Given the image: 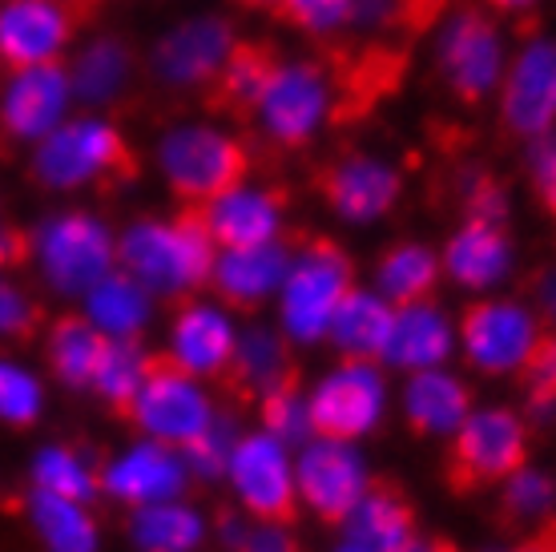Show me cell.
<instances>
[{
    "label": "cell",
    "instance_id": "obj_25",
    "mask_svg": "<svg viewBox=\"0 0 556 552\" xmlns=\"http://www.w3.org/2000/svg\"><path fill=\"white\" fill-rule=\"evenodd\" d=\"M440 266L464 290L501 287L508 271H513V238L504 230V222L464 218V226L447 238Z\"/></svg>",
    "mask_w": 556,
    "mask_h": 552
},
{
    "label": "cell",
    "instance_id": "obj_21",
    "mask_svg": "<svg viewBox=\"0 0 556 552\" xmlns=\"http://www.w3.org/2000/svg\"><path fill=\"white\" fill-rule=\"evenodd\" d=\"M278 65H282V53L270 41H235V49L202 89L206 113L226 122H254Z\"/></svg>",
    "mask_w": 556,
    "mask_h": 552
},
{
    "label": "cell",
    "instance_id": "obj_12",
    "mask_svg": "<svg viewBox=\"0 0 556 552\" xmlns=\"http://www.w3.org/2000/svg\"><path fill=\"white\" fill-rule=\"evenodd\" d=\"M529 456V428L513 407H480L452 436V484L456 488H484L513 476Z\"/></svg>",
    "mask_w": 556,
    "mask_h": 552
},
{
    "label": "cell",
    "instance_id": "obj_1",
    "mask_svg": "<svg viewBox=\"0 0 556 552\" xmlns=\"http://www.w3.org/2000/svg\"><path fill=\"white\" fill-rule=\"evenodd\" d=\"M218 242L202 210L186 206L174 218H141L117 238V266L129 271L153 299H186L210 283Z\"/></svg>",
    "mask_w": 556,
    "mask_h": 552
},
{
    "label": "cell",
    "instance_id": "obj_18",
    "mask_svg": "<svg viewBox=\"0 0 556 552\" xmlns=\"http://www.w3.org/2000/svg\"><path fill=\"white\" fill-rule=\"evenodd\" d=\"M235 25L226 16H190L174 25L153 45L150 53V77L166 89H206V81L218 73V65L226 61V53L235 49Z\"/></svg>",
    "mask_w": 556,
    "mask_h": 552
},
{
    "label": "cell",
    "instance_id": "obj_16",
    "mask_svg": "<svg viewBox=\"0 0 556 552\" xmlns=\"http://www.w3.org/2000/svg\"><path fill=\"white\" fill-rule=\"evenodd\" d=\"M501 125L508 138L536 141L556 125V41L532 33L501 77Z\"/></svg>",
    "mask_w": 556,
    "mask_h": 552
},
{
    "label": "cell",
    "instance_id": "obj_35",
    "mask_svg": "<svg viewBox=\"0 0 556 552\" xmlns=\"http://www.w3.org/2000/svg\"><path fill=\"white\" fill-rule=\"evenodd\" d=\"M28 516L49 552H98V525L81 500H65L37 488L28 500Z\"/></svg>",
    "mask_w": 556,
    "mask_h": 552
},
{
    "label": "cell",
    "instance_id": "obj_39",
    "mask_svg": "<svg viewBox=\"0 0 556 552\" xmlns=\"http://www.w3.org/2000/svg\"><path fill=\"white\" fill-rule=\"evenodd\" d=\"M266 13L306 37H334L355 16V0H270Z\"/></svg>",
    "mask_w": 556,
    "mask_h": 552
},
{
    "label": "cell",
    "instance_id": "obj_27",
    "mask_svg": "<svg viewBox=\"0 0 556 552\" xmlns=\"http://www.w3.org/2000/svg\"><path fill=\"white\" fill-rule=\"evenodd\" d=\"M472 412L468 384L444 367L412 372L404 387V419L419 436H456V428Z\"/></svg>",
    "mask_w": 556,
    "mask_h": 552
},
{
    "label": "cell",
    "instance_id": "obj_23",
    "mask_svg": "<svg viewBox=\"0 0 556 552\" xmlns=\"http://www.w3.org/2000/svg\"><path fill=\"white\" fill-rule=\"evenodd\" d=\"M235 318L226 315L218 303H181L169 327V351L166 360L178 363L181 372L198 375V379H218L230 372L235 360Z\"/></svg>",
    "mask_w": 556,
    "mask_h": 552
},
{
    "label": "cell",
    "instance_id": "obj_3",
    "mask_svg": "<svg viewBox=\"0 0 556 552\" xmlns=\"http://www.w3.org/2000/svg\"><path fill=\"white\" fill-rule=\"evenodd\" d=\"M355 287V263L331 238H306L291 254L287 278L278 287V327L294 347L327 339L331 315Z\"/></svg>",
    "mask_w": 556,
    "mask_h": 552
},
{
    "label": "cell",
    "instance_id": "obj_30",
    "mask_svg": "<svg viewBox=\"0 0 556 552\" xmlns=\"http://www.w3.org/2000/svg\"><path fill=\"white\" fill-rule=\"evenodd\" d=\"M81 299H85V318L105 339H138L150 327L153 294L129 271H122V266H113L110 275L101 278V283H93Z\"/></svg>",
    "mask_w": 556,
    "mask_h": 552
},
{
    "label": "cell",
    "instance_id": "obj_15",
    "mask_svg": "<svg viewBox=\"0 0 556 552\" xmlns=\"http://www.w3.org/2000/svg\"><path fill=\"white\" fill-rule=\"evenodd\" d=\"M73 101L70 65L49 61L33 70L9 73L0 89V146H37L45 134H53L65 122V110Z\"/></svg>",
    "mask_w": 556,
    "mask_h": 552
},
{
    "label": "cell",
    "instance_id": "obj_33",
    "mask_svg": "<svg viewBox=\"0 0 556 552\" xmlns=\"http://www.w3.org/2000/svg\"><path fill=\"white\" fill-rule=\"evenodd\" d=\"M129 540L138 552H198L206 540V520L190 504H181V497L157 500L134 509Z\"/></svg>",
    "mask_w": 556,
    "mask_h": 552
},
{
    "label": "cell",
    "instance_id": "obj_42",
    "mask_svg": "<svg viewBox=\"0 0 556 552\" xmlns=\"http://www.w3.org/2000/svg\"><path fill=\"white\" fill-rule=\"evenodd\" d=\"M504 512L513 520H541L556 509V484L536 468H520L504 476Z\"/></svg>",
    "mask_w": 556,
    "mask_h": 552
},
{
    "label": "cell",
    "instance_id": "obj_20",
    "mask_svg": "<svg viewBox=\"0 0 556 552\" xmlns=\"http://www.w3.org/2000/svg\"><path fill=\"white\" fill-rule=\"evenodd\" d=\"M186 484H190V468H186L181 448L157 443L150 436H141L134 448H126L101 472V492L113 497L117 504H129V509L157 504V500H178L186 492Z\"/></svg>",
    "mask_w": 556,
    "mask_h": 552
},
{
    "label": "cell",
    "instance_id": "obj_5",
    "mask_svg": "<svg viewBox=\"0 0 556 552\" xmlns=\"http://www.w3.org/2000/svg\"><path fill=\"white\" fill-rule=\"evenodd\" d=\"M435 73L447 97L468 110L496 93L504 77V37L484 4H452V13L440 21Z\"/></svg>",
    "mask_w": 556,
    "mask_h": 552
},
{
    "label": "cell",
    "instance_id": "obj_29",
    "mask_svg": "<svg viewBox=\"0 0 556 552\" xmlns=\"http://www.w3.org/2000/svg\"><path fill=\"white\" fill-rule=\"evenodd\" d=\"M134 73H138L134 49L126 41H117V37H98V41H89L81 53L73 57V97L85 101V105H122L129 85H134Z\"/></svg>",
    "mask_w": 556,
    "mask_h": 552
},
{
    "label": "cell",
    "instance_id": "obj_24",
    "mask_svg": "<svg viewBox=\"0 0 556 552\" xmlns=\"http://www.w3.org/2000/svg\"><path fill=\"white\" fill-rule=\"evenodd\" d=\"M294 250L275 238V242H258V247H230L218 250L214 259V271H210V283L214 294L223 299V306H235V311H254V306L270 303L287 278V266H291Z\"/></svg>",
    "mask_w": 556,
    "mask_h": 552
},
{
    "label": "cell",
    "instance_id": "obj_9",
    "mask_svg": "<svg viewBox=\"0 0 556 552\" xmlns=\"http://www.w3.org/2000/svg\"><path fill=\"white\" fill-rule=\"evenodd\" d=\"M126 415L138 424L141 436L169 443V448H186L218 419V407L198 375L181 372L178 363L169 360H153L138 400L129 403Z\"/></svg>",
    "mask_w": 556,
    "mask_h": 552
},
{
    "label": "cell",
    "instance_id": "obj_13",
    "mask_svg": "<svg viewBox=\"0 0 556 552\" xmlns=\"http://www.w3.org/2000/svg\"><path fill=\"white\" fill-rule=\"evenodd\" d=\"M294 488L299 500L327 525H343L351 509L371 488V472L359 448L334 436H311L294 456Z\"/></svg>",
    "mask_w": 556,
    "mask_h": 552
},
{
    "label": "cell",
    "instance_id": "obj_43",
    "mask_svg": "<svg viewBox=\"0 0 556 552\" xmlns=\"http://www.w3.org/2000/svg\"><path fill=\"white\" fill-rule=\"evenodd\" d=\"M230 448H235V428H230L223 415H218V419H214V424H210L198 440H190L186 448H181V456H186V468H190V476L218 480V476H226Z\"/></svg>",
    "mask_w": 556,
    "mask_h": 552
},
{
    "label": "cell",
    "instance_id": "obj_37",
    "mask_svg": "<svg viewBox=\"0 0 556 552\" xmlns=\"http://www.w3.org/2000/svg\"><path fill=\"white\" fill-rule=\"evenodd\" d=\"M150 363L153 360L138 347V339H110L105 351H101L98 372H93L89 387H93L110 407L129 412V403L138 400L141 384H146V375H150Z\"/></svg>",
    "mask_w": 556,
    "mask_h": 552
},
{
    "label": "cell",
    "instance_id": "obj_49",
    "mask_svg": "<svg viewBox=\"0 0 556 552\" xmlns=\"http://www.w3.org/2000/svg\"><path fill=\"white\" fill-rule=\"evenodd\" d=\"M28 250H33V242H28L25 235H16V230H4V226H0V271H4V266H16Z\"/></svg>",
    "mask_w": 556,
    "mask_h": 552
},
{
    "label": "cell",
    "instance_id": "obj_56",
    "mask_svg": "<svg viewBox=\"0 0 556 552\" xmlns=\"http://www.w3.org/2000/svg\"><path fill=\"white\" fill-rule=\"evenodd\" d=\"M334 552H376V549H371V544H363V540H351V537H348Z\"/></svg>",
    "mask_w": 556,
    "mask_h": 552
},
{
    "label": "cell",
    "instance_id": "obj_8",
    "mask_svg": "<svg viewBox=\"0 0 556 552\" xmlns=\"http://www.w3.org/2000/svg\"><path fill=\"white\" fill-rule=\"evenodd\" d=\"M33 254L56 294H85L117 266V242L110 226L85 210H65L45 222L33 238Z\"/></svg>",
    "mask_w": 556,
    "mask_h": 552
},
{
    "label": "cell",
    "instance_id": "obj_31",
    "mask_svg": "<svg viewBox=\"0 0 556 552\" xmlns=\"http://www.w3.org/2000/svg\"><path fill=\"white\" fill-rule=\"evenodd\" d=\"M351 540H363L376 552H404L416 537V516L407 509V500L400 492H391L383 484H371L363 500L351 509L343 520Z\"/></svg>",
    "mask_w": 556,
    "mask_h": 552
},
{
    "label": "cell",
    "instance_id": "obj_11",
    "mask_svg": "<svg viewBox=\"0 0 556 552\" xmlns=\"http://www.w3.org/2000/svg\"><path fill=\"white\" fill-rule=\"evenodd\" d=\"M541 315L513 299H484L472 303L459 318V347L464 360L484 375L525 372L532 351L541 343Z\"/></svg>",
    "mask_w": 556,
    "mask_h": 552
},
{
    "label": "cell",
    "instance_id": "obj_50",
    "mask_svg": "<svg viewBox=\"0 0 556 552\" xmlns=\"http://www.w3.org/2000/svg\"><path fill=\"white\" fill-rule=\"evenodd\" d=\"M536 303H541V315L556 323V271H544L541 283H536Z\"/></svg>",
    "mask_w": 556,
    "mask_h": 552
},
{
    "label": "cell",
    "instance_id": "obj_7",
    "mask_svg": "<svg viewBox=\"0 0 556 552\" xmlns=\"http://www.w3.org/2000/svg\"><path fill=\"white\" fill-rule=\"evenodd\" d=\"M331 70H327L323 53L303 57V61H282L254 122L263 129V138L278 150H306L323 125L331 122Z\"/></svg>",
    "mask_w": 556,
    "mask_h": 552
},
{
    "label": "cell",
    "instance_id": "obj_45",
    "mask_svg": "<svg viewBox=\"0 0 556 552\" xmlns=\"http://www.w3.org/2000/svg\"><path fill=\"white\" fill-rule=\"evenodd\" d=\"M525 379H529L532 412L553 415L556 412V335L548 331L541 335V343H536L529 367H525Z\"/></svg>",
    "mask_w": 556,
    "mask_h": 552
},
{
    "label": "cell",
    "instance_id": "obj_54",
    "mask_svg": "<svg viewBox=\"0 0 556 552\" xmlns=\"http://www.w3.org/2000/svg\"><path fill=\"white\" fill-rule=\"evenodd\" d=\"M235 9H242V13H266L270 9V0H230Z\"/></svg>",
    "mask_w": 556,
    "mask_h": 552
},
{
    "label": "cell",
    "instance_id": "obj_40",
    "mask_svg": "<svg viewBox=\"0 0 556 552\" xmlns=\"http://www.w3.org/2000/svg\"><path fill=\"white\" fill-rule=\"evenodd\" d=\"M263 431H270L275 440H282L287 448H303L315 428H311V407H306V396H299L294 384H282L275 391H266L263 400Z\"/></svg>",
    "mask_w": 556,
    "mask_h": 552
},
{
    "label": "cell",
    "instance_id": "obj_51",
    "mask_svg": "<svg viewBox=\"0 0 556 552\" xmlns=\"http://www.w3.org/2000/svg\"><path fill=\"white\" fill-rule=\"evenodd\" d=\"M488 13H508V16H525L532 13L541 0H480Z\"/></svg>",
    "mask_w": 556,
    "mask_h": 552
},
{
    "label": "cell",
    "instance_id": "obj_44",
    "mask_svg": "<svg viewBox=\"0 0 556 552\" xmlns=\"http://www.w3.org/2000/svg\"><path fill=\"white\" fill-rule=\"evenodd\" d=\"M452 13V0H391V33L395 41H416Z\"/></svg>",
    "mask_w": 556,
    "mask_h": 552
},
{
    "label": "cell",
    "instance_id": "obj_48",
    "mask_svg": "<svg viewBox=\"0 0 556 552\" xmlns=\"http://www.w3.org/2000/svg\"><path fill=\"white\" fill-rule=\"evenodd\" d=\"M235 552H299V544L287 532V520H254V525H247Z\"/></svg>",
    "mask_w": 556,
    "mask_h": 552
},
{
    "label": "cell",
    "instance_id": "obj_22",
    "mask_svg": "<svg viewBox=\"0 0 556 552\" xmlns=\"http://www.w3.org/2000/svg\"><path fill=\"white\" fill-rule=\"evenodd\" d=\"M202 222H206L210 238L218 250L230 247H258V242H275L282 238V222H287V193L275 186H235V190L218 193L206 202Z\"/></svg>",
    "mask_w": 556,
    "mask_h": 552
},
{
    "label": "cell",
    "instance_id": "obj_34",
    "mask_svg": "<svg viewBox=\"0 0 556 552\" xmlns=\"http://www.w3.org/2000/svg\"><path fill=\"white\" fill-rule=\"evenodd\" d=\"M440 271L444 266L435 259V250H428L424 242H400V247L383 250L376 266V290L395 306L419 303V299H431Z\"/></svg>",
    "mask_w": 556,
    "mask_h": 552
},
{
    "label": "cell",
    "instance_id": "obj_6",
    "mask_svg": "<svg viewBox=\"0 0 556 552\" xmlns=\"http://www.w3.org/2000/svg\"><path fill=\"white\" fill-rule=\"evenodd\" d=\"M327 70H331V125H359L371 113L404 89L407 70H412V53L407 41L395 37H379L367 45H331L327 53Z\"/></svg>",
    "mask_w": 556,
    "mask_h": 552
},
{
    "label": "cell",
    "instance_id": "obj_4",
    "mask_svg": "<svg viewBox=\"0 0 556 552\" xmlns=\"http://www.w3.org/2000/svg\"><path fill=\"white\" fill-rule=\"evenodd\" d=\"M157 170L174 198L186 206H206L251 178L254 153L238 134L214 125H178L157 141Z\"/></svg>",
    "mask_w": 556,
    "mask_h": 552
},
{
    "label": "cell",
    "instance_id": "obj_26",
    "mask_svg": "<svg viewBox=\"0 0 556 552\" xmlns=\"http://www.w3.org/2000/svg\"><path fill=\"white\" fill-rule=\"evenodd\" d=\"M452 347H456V331H452L447 315L435 303L419 299V303L395 306L383 363H391V367H400L407 375L428 372V367H444Z\"/></svg>",
    "mask_w": 556,
    "mask_h": 552
},
{
    "label": "cell",
    "instance_id": "obj_17",
    "mask_svg": "<svg viewBox=\"0 0 556 552\" xmlns=\"http://www.w3.org/2000/svg\"><path fill=\"white\" fill-rule=\"evenodd\" d=\"M77 28V13L61 0H0V73L61 61Z\"/></svg>",
    "mask_w": 556,
    "mask_h": 552
},
{
    "label": "cell",
    "instance_id": "obj_47",
    "mask_svg": "<svg viewBox=\"0 0 556 552\" xmlns=\"http://www.w3.org/2000/svg\"><path fill=\"white\" fill-rule=\"evenodd\" d=\"M33 323H37V306L28 303L25 290H16L0 275V339H21L33 331Z\"/></svg>",
    "mask_w": 556,
    "mask_h": 552
},
{
    "label": "cell",
    "instance_id": "obj_19",
    "mask_svg": "<svg viewBox=\"0 0 556 552\" xmlns=\"http://www.w3.org/2000/svg\"><path fill=\"white\" fill-rule=\"evenodd\" d=\"M315 186H319L323 202L331 206V214H339L351 226L379 222L404 193L400 170L388 166L376 153H343V158H334V162L319 166Z\"/></svg>",
    "mask_w": 556,
    "mask_h": 552
},
{
    "label": "cell",
    "instance_id": "obj_28",
    "mask_svg": "<svg viewBox=\"0 0 556 552\" xmlns=\"http://www.w3.org/2000/svg\"><path fill=\"white\" fill-rule=\"evenodd\" d=\"M391 318H395V303H388L379 290H359L351 287L348 299L339 303L331 315L327 339L343 360H383V347L391 335Z\"/></svg>",
    "mask_w": 556,
    "mask_h": 552
},
{
    "label": "cell",
    "instance_id": "obj_55",
    "mask_svg": "<svg viewBox=\"0 0 556 552\" xmlns=\"http://www.w3.org/2000/svg\"><path fill=\"white\" fill-rule=\"evenodd\" d=\"M508 552H556V549L544 537H536L532 544H520V549H508Z\"/></svg>",
    "mask_w": 556,
    "mask_h": 552
},
{
    "label": "cell",
    "instance_id": "obj_41",
    "mask_svg": "<svg viewBox=\"0 0 556 552\" xmlns=\"http://www.w3.org/2000/svg\"><path fill=\"white\" fill-rule=\"evenodd\" d=\"M45 407L41 379L13 360H0V419L13 428H28Z\"/></svg>",
    "mask_w": 556,
    "mask_h": 552
},
{
    "label": "cell",
    "instance_id": "obj_10",
    "mask_svg": "<svg viewBox=\"0 0 556 552\" xmlns=\"http://www.w3.org/2000/svg\"><path fill=\"white\" fill-rule=\"evenodd\" d=\"M306 407H311L315 436L355 443L383 424L388 379H383L376 360H343L315 384V391L306 396Z\"/></svg>",
    "mask_w": 556,
    "mask_h": 552
},
{
    "label": "cell",
    "instance_id": "obj_32",
    "mask_svg": "<svg viewBox=\"0 0 556 552\" xmlns=\"http://www.w3.org/2000/svg\"><path fill=\"white\" fill-rule=\"evenodd\" d=\"M242 391H251L254 400H263L266 391L291 384V339L270 327H247L238 331L235 360L230 372Z\"/></svg>",
    "mask_w": 556,
    "mask_h": 552
},
{
    "label": "cell",
    "instance_id": "obj_14",
    "mask_svg": "<svg viewBox=\"0 0 556 552\" xmlns=\"http://www.w3.org/2000/svg\"><path fill=\"white\" fill-rule=\"evenodd\" d=\"M226 480L235 488V500L254 520H291L299 504L294 488V456L270 431L238 436L226 460Z\"/></svg>",
    "mask_w": 556,
    "mask_h": 552
},
{
    "label": "cell",
    "instance_id": "obj_46",
    "mask_svg": "<svg viewBox=\"0 0 556 552\" xmlns=\"http://www.w3.org/2000/svg\"><path fill=\"white\" fill-rule=\"evenodd\" d=\"M529 178H532L536 198H541V206L548 210V214H556V138L553 134H544V138L532 141Z\"/></svg>",
    "mask_w": 556,
    "mask_h": 552
},
{
    "label": "cell",
    "instance_id": "obj_36",
    "mask_svg": "<svg viewBox=\"0 0 556 552\" xmlns=\"http://www.w3.org/2000/svg\"><path fill=\"white\" fill-rule=\"evenodd\" d=\"M105 343L110 339L89 318H61L53 335H49V363H53L56 379L70 387H89Z\"/></svg>",
    "mask_w": 556,
    "mask_h": 552
},
{
    "label": "cell",
    "instance_id": "obj_53",
    "mask_svg": "<svg viewBox=\"0 0 556 552\" xmlns=\"http://www.w3.org/2000/svg\"><path fill=\"white\" fill-rule=\"evenodd\" d=\"M404 552H456L452 544H444V540H435V544H428V540H412Z\"/></svg>",
    "mask_w": 556,
    "mask_h": 552
},
{
    "label": "cell",
    "instance_id": "obj_2",
    "mask_svg": "<svg viewBox=\"0 0 556 552\" xmlns=\"http://www.w3.org/2000/svg\"><path fill=\"white\" fill-rule=\"evenodd\" d=\"M28 174L45 190H126L138 181L141 162L110 117H73L33 146Z\"/></svg>",
    "mask_w": 556,
    "mask_h": 552
},
{
    "label": "cell",
    "instance_id": "obj_38",
    "mask_svg": "<svg viewBox=\"0 0 556 552\" xmlns=\"http://www.w3.org/2000/svg\"><path fill=\"white\" fill-rule=\"evenodd\" d=\"M33 480L41 492L81 500V504H89L101 492V472L89 468L85 456H77L73 448H45L41 456L33 460Z\"/></svg>",
    "mask_w": 556,
    "mask_h": 552
},
{
    "label": "cell",
    "instance_id": "obj_52",
    "mask_svg": "<svg viewBox=\"0 0 556 552\" xmlns=\"http://www.w3.org/2000/svg\"><path fill=\"white\" fill-rule=\"evenodd\" d=\"M61 4H65V9H73V13H77V21H93V16H98V9H101V0H61Z\"/></svg>",
    "mask_w": 556,
    "mask_h": 552
}]
</instances>
